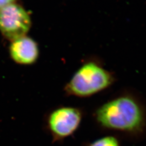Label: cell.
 <instances>
[{"instance_id":"5b68a950","label":"cell","mask_w":146,"mask_h":146,"mask_svg":"<svg viewBox=\"0 0 146 146\" xmlns=\"http://www.w3.org/2000/svg\"><path fill=\"white\" fill-rule=\"evenodd\" d=\"M9 50L11 59L21 65L34 64L39 56V48L36 42L26 36L12 41Z\"/></svg>"},{"instance_id":"8992f818","label":"cell","mask_w":146,"mask_h":146,"mask_svg":"<svg viewBox=\"0 0 146 146\" xmlns=\"http://www.w3.org/2000/svg\"><path fill=\"white\" fill-rule=\"evenodd\" d=\"M89 146H120V145L114 137L107 136L94 141Z\"/></svg>"},{"instance_id":"3957f363","label":"cell","mask_w":146,"mask_h":146,"mask_svg":"<svg viewBox=\"0 0 146 146\" xmlns=\"http://www.w3.org/2000/svg\"><path fill=\"white\" fill-rule=\"evenodd\" d=\"M82 117V113L78 108L58 107L46 114L44 127L52 142H59L73 135L78 129Z\"/></svg>"},{"instance_id":"52a82bcc","label":"cell","mask_w":146,"mask_h":146,"mask_svg":"<svg viewBox=\"0 0 146 146\" xmlns=\"http://www.w3.org/2000/svg\"><path fill=\"white\" fill-rule=\"evenodd\" d=\"M16 0H0V10L7 5L15 3Z\"/></svg>"},{"instance_id":"277c9868","label":"cell","mask_w":146,"mask_h":146,"mask_svg":"<svg viewBox=\"0 0 146 146\" xmlns=\"http://www.w3.org/2000/svg\"><path fill=\"white\" fill-rule=\"evenodd\" d=\"M31 25L29 14L21 5L13 3L0 10V31L11 41L26 36Z\"/></svg>"},{"instance_id":"7a4b0ae2","label":"cell","mask_w":146,"mask_h":146,"mask_svg":"<svg viewBox=\"0 0 146 146\" xmlns=\"http://www.w3.org/2000/svg\"><path fill=\"white\" fill-rule=\"evenodd\" d=\"M113 81L114 78L109 71L97 63L88 62L74 74L64 90L68 96L88 97L107 88Z\"/></svg>"},{"instance_id":"6da1fadb","label":"cell","mask_w":146,"mask_h":146,"mask_svg":"<svg viewBox=\"0 0 146 146\" xmlns=\"http://www.w3.org/2000/svg\"><path fill=\"white\" fill-rule=\"evenodd\" d=\"M96 117L101 125L122 131H140L144 124L140 106L128 96L120 97L104 104L98 110Z\"/></svg>"}]
</instances>
